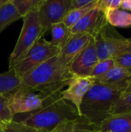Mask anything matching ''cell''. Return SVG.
<instances>
[{
  "label": "cell",
  "instance_id": "obj_18",
  "mask_svg": "<svg viewBox=\"0 0 131 132\" xmlns=\"http://www.w3.org/2000/svg\"><path fill=\"white\" fill-rule=\"evenodd\" d=\"M22 19L11 0L0 6V33L12 23Z\"/></svg>",
  "mask_w": 131,
  "mask_h": 132
},
{
  "label": "cell",
  "instance_id": "obj_8",
  "mask_svg": "<svg viewBox=\"0 0 131 132\" xmlns=\"http://www.w3.org/2000/svg\"><path fill=\"white\" fill-rule=\"evenodd\" d=\"M71 9V0H41L36 12L43 35L53 25L62 22Z\"/></svg>",
  "mask_w": 131,
  "mask_h": 132
},
{
  "label": "cell",
  "instance_id": "obj_10",
  "mask_svg": "<svg viewBox=\"0 0 131 132\" xmlns=\"http://www.w3.org/2000/svg\"><path fill=\"white\" fill-rule=\"evenodd\" d=\"M98 61L99 59L95 43L93 37L92 36L87 46L70 64L69 71L73 76L90 77L93 67Z\"/></svg>",
  "mask_w": 131,
  "mask_h": 132
},
{
  "label": "cell",
  "instance_id": "obj_25",
  "mask_svg": "<svg viewBox=\"0 0 131 132\" xmlns=\"http://www.w3.org/2000/svg\"><path fill=\"white\" fill-rule=\"evenodd\" d=\"M12 120L8 107V96L0 95V123L5 124Z\"/></svg>",
  "mask_w": 131,
  "mask_h": 132
},
{
  "label": "cell",
  "instance_id": "obj_7",
  "mask_svg": "<svg viewBox=\"0 0 131 132\" xmlns=\"http://www.w3.org/2000/svg\"><path fill=\"white\" fill-rule=\"evenodd\" d=\"M42 94L36 90L20 86L14 93L8 96V107L13 117L29 114L41 109L46 101Z\"/></svg>",
  "mask_w": 131,
  "mask_h": 132
},
{
  "label": "cell",
  "instance_id": "obj_6",
  "mask_svg": "<svg viewBox=\"0 0 131 132\" xmlns=\"http://www.w3.org/2000/svg\"><path fill=\"white\" fill-rule=\"evenodd\" d=\"M60 50V49L51 44L49 41L41 38L12 70H14L15 74L21 80L25 75L44 62L52 57L58 56Z\"/></svg>",
  "mask_w": 131,
  "mask_h": 132
},
{
  "label": "cell",
  "instance_id": "obj_1",
  "mask_svg": "<svg viewBox=\"0 0 131 132\" xmlns=\"http://www.w3.org/2000/svg\"><path fill=\"white\" fill-rule=\"evenodd\" d=\"M73 77L69 68L63 66L56 56L25 75L21 85L38 90L47 100L60 95Z\"/></svg>",
  "mask_w": 131,
  "mask_h": 132
},
{
  "label": "cell",
  "instance_id": "obj_33",
  "mask_svg": "<svg viewBox=\"0 0 131 132\" xmlns=\"http://www.w3.org/2000/svg\"><path fill=\"white\" fill-rule=\"evenodd\" d=\"M0 132H2V124L0 123Z\"/></svg>",
  "mask_w": 131,
  "mask_h": 132
},
{
  "label": "cell",
  "instance_id": "obj_23",
  "mask_svg": "<svg viewBox=\"0 0 131 132\" xmlns=\"http://www.w3.org/2000/svg\"><path fill=\"white\" fill-rule=\"evenodd\" d=\"M2 132H44L21 122L10 121L2 124Z\"/></svg>",
  "mask_w": 131,
  "mask_h": 132
},
{
  "label": "cell",
  "instance_id": "obj_26",
  "mask_svg": "<svg viewBox=\"0 0 131 132\" xmlns=\"http://www.w3.org/2000/svg\"><path fill=\"white\" fill-rule=\"evenodd\" d=\"M121 0H97L96 6L103 13L111 9L120 8Z\"/></svg>",
  "mask_w": 131,
  "mask_h": 132
},
{
  "label": "cell",
  "instance_id": "obj_20",
  "mask_svg": "<svg viewBox=\"0 0 131 132\" xmlns=\"http://www.w3.org/2000/svg\"><path fill=\"white\" fill-rule=\"evenodd\" d=\"M97 4V0H95L94 2H93L92 4L86 5L85 7L80 8V9H71L67 15H66V17L64 18L63 22L69 28L71 29L72 27H73L86 13H88L91 9H93Z\"/></svg>",
  "mask_w": 131,
  "mask_h": 132
},
{
  "label": "cell",
  "instance_id": "obj_16",
  "mask_svg": "<svg viewBox=\"0 0 131 132\" xmlns=\"http://www.w3.org/2000/svg\"><path fill=\"white\" fill-rule=\"evenodd\" d=\"M51 44L62 50V48L69 42L72 37L70 29H69L63 22L53 25L50 29Z\"/></svg>",
  "mask_w": 131,
  "mask_h": 132
},
{
  "label": "cell",
  "instance_id": "obj_3",
  "mask_svg": "<svg viewBox=\"0 0 131 132\" xmlns=\"http://www.w3.org/2000/svg\"><path fill=\"white\" fill-rule=\"evenodd\" d=\"M79 118L76 109L58 95L47 99L41 109L29 114L16 115L12 120L44 132H50L61 122Z\"/></svg>",
  "mask_w": 131,
  "mask_h": 132
},
{
  "label": "cell",
  "instance_id": "obj_11",
  "mask_svg": "<svg viewBox=\"0 0 131 132\" xmlns=\"http://www.w3.org/2000/svg\"><path fill=\"white\" fill-rule=\"evenodd\" d=\"M106 24L104 13L95 6L70 29V32L72 35L89 34L93 36Z\"/></svg>",
  "mask_w": 131,
  "mask_h": 132
},
{
  "label": "cell",
  "instance_id": "obj_15",
  "mask_svg": "<svg viewBox=\"0 0 131 132\" xmlns=\"http://www.w3.org/2000/svg\"><path fill=\"white\" fill-rule=\"evenodd\" d=\"M21 83V80L12 69L0 73V95L12 94L20 87Z\"/></svg>",
  "mask_w": 131,
  "mask_h": 132
},
{
  "label": "cell",
  "instance_id": "obj_14",
  "mask_svg": "<svg viewBox=\"0 0 131 132\" xmlns=\"http://www.w3.org/2000/svg\"><path fill=\"white\" fill-rule=\"evenodd\" d=\"M131 79V74L124 68L116 65L104 75L95 78V84L105 85L127 84Z\"/></svg>",
  "mask_w": 131,
  "mask_h": 132
},
{
  "label": "cell",
  "instance_id": "obj_29",
  "mask_svg": "<svg viewBox=\"0 0 131 132\" xmlns=\"http://www.w3.org/2000/svg\"><path fill=\"white\" fill-rule=\"evenodd\" d=\"M120 8L124 10L131 11V0H121Z\"/></svg>",
  "mask_w": 131,
  "mask_h": 132
},
{
  "label": "cell",
  "instance_id": "obj_24",
  "mask_svg": "<svg viewBox=\"0 0 131 132\" xmlns=\"http://www.w3.org/2000/svg\"><path fill=\"white\" fill-rule=\"evenodd\" d=\"M115 62L113 59H108V60H99L98 63L96 64V66L93 67L90 77L93 78H97L103 75H104L106 73H107L113 67L115 66Z\"/></svg>",
  "mask_w": 131,
  "mask_h": 132
},
{
  "label": "cell",
  "instance_id": "obj_5",
  "mask_svg": "<svg viewBox=\"0 0 131 132\" xmlns=\"http://www.w3.org/2000/svg\"><path fill=\"white\" fill-rule=\"evenodd\" d=\"M93 37L99 60L115 59L131 52V38L127 39L120 36L108 23Z\"/></svg>",
  "mask_w": 131,
  "mask_h": 132
},
{
  "label": "cell",
  "instance_id": "obj_13",
  "mask_svg": "<svg viewBox=\"0 0 131 132\" xmlns=\"http://www.w3.org/2000/svg\"><path fill=\"white\" fill-rule=\"evenodd\" d=\"M98 132H131V113L110 115L97 127Z\"/></svg>",
  "mask_w": 131,
  "mask_h": 132
},
{
  "label": "cell",
  "instance_id": "obj_19",
  "mask_svg": "<svg viewBox=\"0 0 131 132\" xmlns=\"http://www.w3.org/2000/svg\"><path fill=\"white\" fill-rule=\"evenodd\" d=\"M87 127L91 126L80 117L77 119L66 120L61 122L50 132H83V129Z\"/></svg>",
  "mask_w": 131,
  "mask_h": 132
},
{
  "label": "cell",
  "instance_id": "obj_32",
  "mask_svg": "<svg viewBox=\"0 0 131 132\" xmlns=\"http://www.w3.org/2000/svg\"><path fill=\"white\" fill-rule=\"evenodd\" d=\"M7 2H8V0H0V6H2L4 4H5Z\"/></svg>",
  "mask_w": 131,
  "mask_h": 132
},
{
  "label": "cell",
  "instance_id": "obj_30",
  "mask_svg": "<svg viewBox=\"0 0 131 132\" xmlns=\"http://www.w3.org/2000/svg\"><path fill=\"white\" fill-rule=\"evenodd\" d=\"M131 92V79L129 80L128 84H127V86L124 90V93H130Z\"/></svg>",
  "mask_w": 131,
  "mask_h": 132
},
{
  "label": "cell",
  "instance_id": "obj_2",
  "mask_svg": "<svg viewBox=\"0 0 131 132\" xmlns=\"http://www.w3.org/2000/svg\"><path fill=\"white\" fill-rule=\"evenodd\" d=\"M127 86V84H95L83 99L79 111L80 117L97 130L99 125L110 116L113 104L124 93Z\"/></svg>",
  "mask_w": 131,
  "mask_h": 132
},
{
  "label": "cell",
  "instance_id": "obj_31",
  "mask_svg": "<svg viewBox=\"0 0 131 132\" xmlns=\"http://www.w3.org/2000/svg\"><path fill=\"white\" fill-rule=\"evenodd\" d=\"M83 132H98V131H97L96 129L93 128L92 127H87V128H84V129H83Z\"/></svg>",
  "mask_w": 131,
  "mask_h": 132
},
{
  "label": "cell",
  "instance_id": "obj_21",
  "mask_svg": "<svg viewBox=\"0 0 131 132\" xmlns=\"http://www.w3.org/2000/svg\"><path fill=\"white\" fill-rule=\"evenodd\" d=\"M131 113V92L124 93L119 99L113 104L110 111V115L125 114Z\"/></svg>",
  "mask_w": 131,
  "mask_h": 132
},
{
  "label": "cell",
  "instance_id": "obj_17",
  "mask_svg": "<svg viewBox=\"0 0 131 132\" xmlns=\"http://www.w3.org/2000/svg\"><path fill=\"white\" fill-rule=\"evenodd\" d=\"M107 22L111 26L127 28L131 26V14L119 9H111L104 13Z\"/></svg>",
  "mask_w": 131,
  "mask_h": 132
},
{
  "label": "cell",
  "instance_id": "obj_27",
  "mask_svg": "<svg viewBox=\"0 0 131 132\" xmlns=\"http://www.w3.org/2000/svg\"><path fill=\"white\" fill-rule=\"evenodd\" d=\"M113 60L116 65L124 68L131 74V52L122 54Z\"/></svg>",
  "mask_w": 131,
  "mask_h": 132
},
{
  "label": "cell",
  "instance_id": "obj_4",
  "mask_svg": "<svg viewBox=\"0 0 131 132\" xmlns=\"http://www.w3.org/2000/svg\"><path fill=\"white\" fill-rule=\"evenodd\" d=\"M16 44L8 58V70L12 69L43 36L36 10L25 15Z\"/></svg>",
  "mask_w": 131,
  "mask_h": 132
},
{
  "label": "cell",
  "instance_id": "obj_22",
  "mask_svg": "<svg viewBox=\"0 0 131 132\" xmlns=\"http://www.w3.org/2000/svg\"><path fill=\"white\" fill-rule=\"evenodd\" d=\"M11 2L22 19L31 12L36 10L41 0H11Z\"/></svg>",
  "mask_w": 131,
  "mask_h": 132
},
{
  "label": "cell",
  "instance_id": "obj_28",
  "mask_svg": "<svg viewBox=\"0 0 131 132\" xmlns=\"http://www.w3.org/2000/svg\"><path fill=\"white\" fill-rule=\"evenodd\" d=\"M95 0H71V7L73 9H80L94 2Z\"/></svg>",
  "mask_w": 131,
  "mask_h": 132
},
{
  "label": "cell",
  "instance_id": "obj_9",
  "mask_svg": "<svg viewBox=\"0 0 131 132\" xmlns=\"http://www.w3.org/2000/svg\"><path fill=\"white\" fill-rule=\"evenodd\" d=\"M94 84L95 80L93 77L73 76L68 81L66 87L60 92V97L70 103L79 114L83 99Z\"/></svg>",
  "mask_w": 131,
  "mask_h": 132
},
{
  "label": "cell",
  "instance_id": "obj_12",
  "mask_svg": "<svg viewBox=\"0 0 131 132\" xmlns=\"http://www.w3.org/2000/svg\"><path fill=\"white\" fill-rule=\"evenodd\" d=\"M92 36L89 34L73 35L69 42L62 48L58 57L61 63L69 68L72 62L87 46Z\"/></svg>",
  "mask_w": 131,
  "mask_h": 132
}]
</instances>
